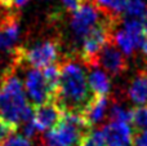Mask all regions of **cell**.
<instances>
[{
    "label": "cell",
    "mask_w": 147,
    "mask_h": 146,
    "mask_svg": "<svg viewBox=\"0 0 147 146\" xmlns=\"http://www.w3.org/2000/svg\"><path fill=\"white\" fill-rule=\"evenodd\" d=\"M59 67L61 79L54 101L63 113H80L90 98L88 96V76L83 66L74 59H66Z\"/></svg>",
    "instance_id": "cell-1"
},
{
    "label": "cell",
    "mask_w": 147,
    "mask_h": 146,
    "mask_svg": "<svg viewBox=\"0 0 147 146\" xmlns=\"http://www.w3.org/2000/svg\"><path fill=\"white\" fill-rule=\"evenodd\" d=\"M14 69L12 66L0 76V116L18 127L32 116L34 109Z\"/></svg>",
    "instance_id": "cell-2"
},
{
    "label": "cell",
    "mask_w": 147,
    "mask_h": 146,
    "mask_svg": "<svg viewBox=\"0 0 147 146\" xmlns=\"http://www.w3.org/2000/svg\"><path fill=\"white\" fill-rule=\"evenodd\" d=\"M89 129L80 113L66 111L61 120L43 136V146H78L81 136Z\"/></svg>",
    "instance_id": "cell-3"
},
{
    "label": "cell",
    "mask_w": 147,
    "mask_h": 146,
    "mask_svg": "<svg viewBox=\"0 0 147 146\" xmlns=\"http://www.w3.org/2000/svg\"><path fill=\"white\" fill-rule=\"evenodd\" d=\"M59 47L54 40H43L31 45L30 48L18 47L12 54L13 65L17 66L20 64H26L32 69H44L47 66L54 65L58 58Z\"/></svg>",
    "instance_id": "cell-4"
},
{
    "label": "cell",
    "mask_w": 147,
    "mask_h": 146,
    "mask_svg": "<svg viewBox=\"0 0 147 146\" xmlns=\"http://www.w3.org/2000/svg\"><path fill=\"white\" fill-rule=\"evenodd\" d=\"M99 21V10L93 3H83L71 17V31L78 41H81L94 27Z\"/></svg>",
    "instance_id": "cell-5"
},
{
    "label": "cell",
    "mask_w": 147,
    "mask_h": 146,
    "mask_svg": "<svg viewBox=\"0 0 147 146\" xmlns=\"http://www.w3.org/2000/svg\"><path fill=\"white\" fill-rule=\"evenodd\" d=\"M23 88H25L26 96L30 100L32 107L43 105V103L52 100L54 101L53 95H52L51 89H49L48 84H47L45 79H44L43 72L39 69L28 70L25 76Z\"/></svg>",
    "instance_id": "cell-6"
},
{
    "label": "cell",
    "mask_w": 147,
    "mask_h": 146,
    "mask_svg": "<svg viewBox=\"0 0 147 146\" xmlns=\"http://www.w3.org/2000/svg\"><path fill=\"white\" fill-rule=\"evenodd\" d=\"M21 27L14 13H5L0 18V52L13 54L18 48Z\"/></svg>",
    "instance_id": "cell-7"
},
{
    "label": "cell",
    "mask_w": 147,
    "mask_h": 146,
    "mask_svg": "<svg viewBox=\"0 0 147 146\" xmlns=\"http://www.w3.org/2000/svg\"><path fill=\"white\" fill-rule=\"evenodd\" d=\"M32 109V119L39 132H48L61 120L62 115H63L62 109L53 100L48 101L43 105L35 106Z\"/></svg>",
    "instance_id": "cell-8"
},
{
    "label": "cell",
    "mask_w": 147,
    "mask_h": 146,
    "mask_svg": "<svg viewBox=\"0 0 147 146\" xmlns=\"http://www.w3.org/2000/svg\"><path fill=\"white\" fill-rule=\"evenodd\" d=\"M106 146H136L129 123L110 122L101 128Z\"/></svg>",
    "instance_id": "cell-9"
},
{
    "label": "cell",
    "mask_w": 147,
    "mask_h": 146,
    "mask_svg": "<svg viewBox=\"0 0 147 146\" xmlns=\"http://www.w3.org/2000/svg\"><path fill=\"white\" fill-rule=\"evenodd\" d=\"M97 65L102 67L106 72L110 75H119L123 71H125L128 67L127 59H125L124 54L120 52V49L115 45L112 41L103 47L98 54L97 58Z\"/></svg>",
    "instance_id": "cell-10"
},
{
    "label": "cell",
    "mask_w": 147,
    "mask_h": 146,
    "mask_svg": "<svg viewBox=\"0 0 147 146\" xmlns=\"http://www.w3.org/2000/svg\"><path fill=\"white\" fill-rule=\"evenodd\" d=\"M109 110V98L107 96H94L90 97L84 106V109L80 111L83 119L85 120L86 126L92 129L96 124L101 123L107 115Z\"/></svg>",
    "instance_id": "cell-11"
},
{
    "label": "cell",
    "mask_w": 147,
    "mask_h": 146,
    "mask_svg": "<svg viewBox=\"0 0 147 146\" xmlns=\"http://www.w3.org/2000/svg\"><path fill=\"white\" fill-rule=\"evenodd\" d=\"M88 87L94 96H107L111 89V82L105 70L101 67H92L88 75Z\"/></svg>",
    "instance_id": "cell-12"
},
{
    "label": "cell",
    "mask_w": 147,
    "mask_h": 146,
    "mask_svg": "<svg viewBox=\"0 0 147 146\" xmlns=\"http://www.w3.org/2000/svg\"><path fill=\"white\" fill-rule=\"evenodd\" d=\"M128 97L137 106H142L147 102V70H141L132 79L128 88Z\"/></svg>",
    "instance_id": "cell-13"
},
{
    "label": "cell",
    "mask_w": 147,
    "mask_h": 146,
    "mask_svg": "<svg viewBox=\"0 0 147 146\" xmlns=\"http://www.w3.org/2000/svg\"><path fill=\"white\" fill-rule=\"evenodd\" d=\"M128 1L129 0H93V4L98 10L103 12L107 18L119 20L121 13H124Z\"/></svg>",
    "instance_id": "cell-14"
},
{
    "label": "cell",
    "mask_w": 147,
    "mask_h": 146,
    "mask_svg": "<svg viewBox=\"0 0 147 146\" xmlns=\"http://www.w3.org/2000/svg\"><path fill=\"white\" fill-rule=\"evenodd\" d=\"M43 75L45 79L47 84H48L49 89H51L53 98H56L57 95V89H58V84H59V79H61V67L58 65H51L43 69Z\"/></svg>",
    "instance_id": "cell-15"
},
{
    "label": "cell",
    "mask_w": 147,
    "mask_h": 146,
    "mask_svg": "<svg viewBox=\"0 0 147 146\" xmlns=\"http://www.w3.org/2000/svg\"><path fill=\"white\" fill-rule=\"evenodd\" d=\"M110 122H120V123H130L132 120V109H128L120 103H112L109 110Z\"/></svg>",
    "instance_id": "cell-16"
},
{
    "label": "cell",
    "mask_w": 147,
    "mask_h": 146,
    "mask_svg": "<svg viewBox=\"0 0 147 146\" xmlns=\"http://www.w3.org/2000/svg\"><path fill=\"white\" fill-rule=\"evenodd\" d=\"M147 10V3L145 0H129L124 9V14L128 18L140 20Z\"/></svg>",
    "instance_id": "cell-17"
},
{
    "label": "cell",
    "mask_w": 147,
    "mask_h": 146,
    "mask_svg": "<svg viewBox=\"0 0 147 146\" xmlns=\"http://www.w3.org/2000/svg\"><path fill=\"white\" fill-rule=\"evenodd\" d=\"M130 123L140 132L147 131V106H136L132 109V120Z\"/></svg>",
    "instance_id": "cell-18"
},
{
    "label": "cell",
    "mask_w": 147,
    "mask_h": 146,
    "mask_svg": "<svg viewBox=\"0 0 147 146\" xmlns=\"http://www.w3.org/2000/svg\"><path fill=\"white\" fill-rule=\"evenodd\" d=\"M78 146H106L101 129H89L81 136Z\"/></svg>",
    "instance_id": "cell-19"
},
{
    "label": "cell",
    "mask_w": 147,
    "mask_h": 146,
    "mask_svg": "<svg viewBox=\"0 0 147 146\" xmlns=\"http://www.w3.org/2000/svg\"><path fill=\"white\" fill-rule=\"evenodd\" d=\"M16 131H17V126L9 123L3 116H0V141L4 142L9 136L16 133Z\"/></svg>",
    "instance_id": "cell-20"
},
{
    "label": "cell",
    "mask_w": 147,
    "mask_h": 146,
    "mask_svg": "<svg viewBox=\"0 0 147 146\" xmlns=\"http://www.w3.org/2000/svg\"><path fill=\"white\" fill-rule=\"evenodd\" d=\"M1 146H31V140L26 139L23 135L13 133L3 142Z\"/></svg>",
    "instance_id": "cell-21"
},
{
    "label": "cell",
    "mask_w": 147,
    "mask_h": 146,
    "mask_svg": "<svg viewBox=\"0 0 147 146\" xmlns=\"http://www.w3.org/2000/svg\"><path fill=\"white\" fill-rule=\"evenodd\" d=\"M59 1L62 3V5H63L65 9L70 10V12H72V13L75 12L81 4H83L80 0H59Z\"/></svg>",
    "instance_id": "cell-22"
},
{
    "label": "cell",
    "mask_w": 147,
    "mask_h": 146,
    "mask_svg": "<svg viewBox=\"0 0 147 146\" xmlns=\"http://www.w3.org/2000/svg\"><path fill=\"white\" fill-rule=\"evenodd\" d=\"M136 146H147V131H142L134 137Z\"/></svg>",
    "instance_id": "cell-23"
},
{
    "label": "cell",
    "mask_w": 147,
    "mask_h": 146,
    "mask_svg": "<svg viewBox=\"0 0 147 146\" xmlns=\"http://www.w3.org/2000/svg\"><path fill=\"white\" fill-rule=\"evenodd\" d=\"M30 0H9V8L12 9H21L23 8Z\"/></svg>",
    "instance_id": "cell-24"
},
{
    "label": "cell",
    "mask_w": 147,
    "mask_h": 146,
    "mask_svg": "<svg viewBox=\"0 0 147 146\" xmlns=\"http://www.w3.org/2000/svg\"><path fill=\"white\" fill-rule=\"evenodd\" d=\"M141 23H142L143 28H145V32H147V10H146L145 14H143V17H142V21H141Z\"/></svg>",
    "instance_id": "cell-25"
},
{
    "label": "cell",
    "mask_w": 147,
    "mask_h": 146,
    "mask_svg": "<svg viewBox=\"0 0 147 146\" xmlns=\"http://www.w3.org/2000/svg\"><path fill=\"white\" fill-rule=\"evenodd\" d=\"M142 52H143V54L147 57V35L145 36V39H143V43H142Z\"/></svg>",
    "instance_id": "cell-26"
},
{
    "label": "cell",
    "mask_w": 147,
    "mask_h": 146,
    "mask_svg": "<svg viewBox=\"0 0 147 146\" xmlns=\"http://www.w3.org/2000/svg\"><path fill=\"white\" fill-rule=\"evenodd\" d=\"M80 1H81V3H88L89 0H80Z\"/></svg>",
    "instance_id": "cell-27"
}]
</instances>
